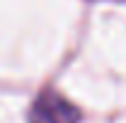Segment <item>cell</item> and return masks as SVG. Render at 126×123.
Listing matches in <instances>:
<instances>
[{
  "mask_svg": "<svg viewBox=\"0 0 126 123\" xmlns=\"http://www.w3.org/2000/svg\"><path fill=\"white\" fill-rule=\"evenodd\" d=\"M80 111L58 92H41L29 109V123H78Z\"/></svg>",
  "mask_w": 126,
  "mask_h": 123,
  "instance_id": "6da1fadb",
  "label": "cell"
}]
</instances>
